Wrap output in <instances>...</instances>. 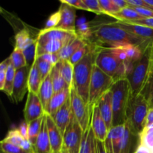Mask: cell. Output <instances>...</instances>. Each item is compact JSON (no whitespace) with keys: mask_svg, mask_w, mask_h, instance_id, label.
<instances>
[{"mask_svg":"<svg viewBox=\"0 0 153 153\" xmlns=\"http://www.w3.org/2000/svg\"><path fill=\"white\" fill-rule=\"evenodd\" d=\"M140 146V135L133 130L129 123L126 121L125 132L122 138L114 146V153H137Z\"/></svg>","mask_w":153,"mask_h":153,"instance_id":"cell-10","label":"cell"},{"mask_svg":"<svg viewBox=\"0 0 153 153\" xmlns=\"http://www.w3.org/2000/svg\"><path fill=\"white\" fill-rule=\"evenodd\" d=\"M72 115H73V111H72L71 102H70V97L67 101L64 103V105L55 113L53 117H52L63 135H64V131L70 123Z\"/></svg>","mask_w":153,"mask_h":153,"instance_id":"cell-18","label":"cell"},{"mask_svg":"<svg viewBox=\"0 0 153 153\" xmlns=\"http://www.w3.org/2000/svg\"><path fill=\"white\" fill-rule=\"evenodd\" d=\"M144 18H153V11L149 9L140 7H130Z\"/></svg>","mask_w":153,"mask_h":153,"instance_id":"cell-49","label":"cell"},{"mask_svg":"<svg viewBox=\"0 0 153 153\" xmlns=\"http://www.w3.org/2000/svg\"><path fill=\"white\" fill-rule=\"evenodd\" d=\"M97 138L91 125L84 131L79 153H97Z\"/></svg>","mask_w":153,"mask_h":153,"instance_id":"cell-23","label":"cell"},{"mask_svg":"<svg viewBox=\"0 0 153 153\" xmlns=\"http://www.w3.org/2000/svg\"><path fill=\"white\" fill-rule=\"evenodd\" d=\"M70 87L64 88V90L59 92L55 93L49 102V104L46 111V114H49V116L53 117L70 98Z\"/></svg>","mask_w":153,"mask_h":153,"instance_id":"cell-20","label":"cell"},{"mask_svg":"<svg viewBox=\"0 0 153 153\" xmlns=\"http://www.w3.org/2000/svg\"><path fill=\"white\" fill-rule=\"evenodd\" d=\"M137 153H153V151L151 150V149H148V148L146 147V146L141 145V146L139 147Z\"/></svg>","mask_w":153,"mask_h":153,"instance_id":"cell-54","label":"cell"},{"mask_svg":"<svg viewBox=\"0 0 153 153\" xmlns=\"http://www.w3.org/2000/svg\"><path fill=\"white\" fill-rule=\"evenodd\" d=\"M88 44L86 41L82 40V38L76 36L74 39L70 40V42L67 43L64 47L61 49V50L58 52V56L60 60H70L72 55L81 47L84 46L85 45Z\"/></svg>","mask_w":153,"mask_h":153,"instance_id":"cell-24","label":"cell"},{"mask_svg":"<svg viewBox=\"0 0 153 153\" xmlns=\"http://www.w3.org/2000/svg\"><path fill=\"white\" fill-rule=\"evenodd\" d=\"M50 76L51 79H52V85H53L54 92L55 93L59 92V91H61L62 90H64V88L70 87L66 83L62 75H61L58 63L53 67V68H52V71L50 73Z\"/></svg>","mask_w":153,"mask_h":153,"instance_id":"cell-29","label":"cell"},{"mask_svg":"<svg viewBox=\"0 0 153 153\" xmlns=\"http://www.w3.org/2000/svg\"><path fill=\"white\" fill-rule=\"evenodd\" d=\"M34 62L37 64V67L40 73V76H41L42 79L43 80L44 79H46V76L50 74L54 66L51 64L50 63L48 62V61L43 60L40 57L36 58Z\"/></svg>","mask_w":153,"mask_h":153,"instance_id":"cell-36","label":"cell"},{"mask_svg":"<svg viewBox=\"0 0 153 153\" xmlns=\"http://www.w3.org/2000/svg\"><path fill=\"white\" fill-rule=\"evenodd\" d=\"M23 54L25 57L27 61V65L31 67L34 64L36 59V55H37V41L34 42L32 44L30 45L28 47L24 49Z\"/></svg>","mask_w":153,"mask_h":153,"instance_id":"cell-39","label":"cell"},{"mask_svg":"<svg viewBox=\"0 0 153 153\" xmlns=\"http://www.w3.org/2000/svg\"><path fill=\"white\" fill-rule=\"evenodd\" d=\"M70 102L73 113L85 131L91 125L93 106L86 103L78 94L73 85L70 87Z\"/></svg>","mask_w":153,"mask_h":153,"instance_id":"cell-8","label":"cell"},{"mask_svg":"<svg viewBox=\"0 0 153 153\" xmlns=\"http://www.w3.org/2000/svg\"><path fill=\"white\" fill-rule=\"evenodd\" d=\"M31 67L25 66L22 68L16 70L13 82V94L11 100L18 103L22 101L27 92H28V75Z\"/></svg>","mask_w":153,"mask_h":153,"instance_id":"cell-12","label":"cell"},{"mask_svg":"<svg viewBox=\"0 0 153 153\" xmlns=\"http://www.w3.org/2000/svg\"><path fill=\"white\" fill-rule=\"evenodd\" d=\"M115 81L105 73L94 63L89 90V104H97L105 94L111 89Z\"/></svg>","mask_w":153,"mask_h":153,"instance_id":"cell-7","label":"cell"},{"mask_svg":"<svg viewBox=\"0 0 153 153\" xmlns=\"http://www.w3.org/2000/svg\"><path fill=\"white\" fill-rule=\"evenodd\" d=\"M97 105L109 131L113 127V107L112 94L111 90L102 96Z\"/></svg>","mask_w":153,"mask_h":153,"instance_id":"cell-17","label":"cell"},{"mask_svg":"<svg viewBox=\"0 0 153 153\" xmlns=\"http://www.w3.org/2000/svg\"><path fill=\"white\" fill-rule=\"evenodd\" d=\"M1 153H4V152H1Z\"/></svg>","mask_w":153,"mask_h":153,"instance_id":"cell-59","label":"cell"},{"mask_svg":"<svg viewBox=\"0 0 153 153\" xmlns=\"http://www.w3.org/2000/svg\"><path fill=\"white\" fill-rule=\"evenodd\" d=\"M60 20H61V13H60L59 10H58L49 16L48 20L46 21L44 28H56L59 23Z\"/></svg>","mask_w":153,"mask_h":153,"instance_id":"cell-45","label":"cell"},{"mask_svg":"<svg viewBox=\"0 0 153 153\" xmlns=\"http://www.w3.org/2000/svg\"><path fill=\"white\" fill-rule=\"evenodd\" d=\"M91 51L81 61L74 64L73 86L86 103H89V90L93 67L95 63L97 44L91 43Z\"/></svg>","mask_w":153,"mask_h":153,"instance_id":"cell-2","label":"cell"},{"mask_svg":"<svg viewBox=\"0 0 153 153\" xmlns=\"http://www.w3.org/2000/svg\"><path fill=\"white\" fill-rule=\"evenodd\" d=\"M112 1L120 10H122V9L126 8L128 7V4L127 3L126 0V1H124V0H112Z\"/></svg>","mask_w":153,"mask_h":153,"instance_id":"cell-52","label":"cell"},{"mask_svg":"<svg viewBox=\"0 0 153 153\" xmlns=\"http://www.w3.org/2000/svg\"><path fill=\"white\" fill-rule=\"evenodd\" d=\"M23 112L24 120L27 123L46 114V112L37 94L28 91Z\"/></svg>","mask_w":153,"mask_h":153,"instance_id":"cell-13","label":"cell"},{"mask_svg":"<svg viewBox=\"0 0 153 153\" xmlns=\"http://www.w3.org/2000/svg\"><path fill=\"white\" fill-rule=\"evenodd\" d=\"M140 135L141 145L153 151V126L146 127Z\"/></svg>","mask_w":153,"mask_h":153,"instance_id":"cell-37","label":"cell"},{"mask_svg":"<svg viewBox=\"0 0 153 153\" xmlns=\"http://www.w3.org/2000/svg\"><path fill=\"white\" fill-rule=\"evenodd\" d=\"M0 145H1V151L4 153H29L24 150L20 146L4 141V140H1Z\"/></svg>","mask_w":153,"mask_h":153,"instance_id":"cell-42","label":"cell"},{"mask_svg":"<svg viewBox=\"0 0 153 153\" xmlns=\"http://www.w3.org/2000/svg\"><path fill=\"white\" fill-rule=\"evenodd\" d=\"M76 34L80 38L86 41L88 43H92L94 39L93 28L90 22H86L82 20L76 27Z\"/></svg>","mask_w":153,"mask_h":153,"instance_id":"cell-30","label":"cell"},{"mask_svg":"<svg viewBox=\"0 0 153 153\" xmlns=\"http://www.w3.org/2000/svg\"><path fill=\"white\" fill-rule=\"evenodd\" d=\"M54 94H55V92H54L52 79H51V76L49 74V76H46V79L43 80V82L40 85V90H39V92L37 94L40 100V102L42 103V105L44 108L45 112L47 109L49 102H50L52 97H53Z\"/></svg>","mask_w":153,"mask_h":153,"instance_id":"cell-22","label":"cell"},{"mask_svg":"<svg viewBox=\"0 0 153 153\" xmlns=\"http://www.w3.org/2000/svg\"><path fill=\"white\" fill-rule=\"evenodd\" d=\"M113 107V127L126 123V110L131 96V89L127 79L116 81L111 89Z\"/></svg>","mask_w":153,"mask_h":153,"instance_id":"cell-4","label":"cell"},{"mask_svg":"<svg viewBox=\"0 0 153 153\" xmlns=\"http://www.w3.org/2000/svg\"><path fill=\"white\" fill-rule=\"evenodd\" d=\"M149 108V102L141 94H131L126 110V121L137 134H141L146 127V117Z\"/></svg>","mask_w":153,"mask_h":153,"instance_id":"cell-6","label":"cell"},{"mask_svg":"<svg viewBox=\"0 0 153 153\" xmlns=\"http://www.w3.org/2000/svg\"><path fill=\"white\" fill-rule=\"evenodd\" d=\"M46 126H47L48 134L50 140L52 153L61 152L63 149V134L55 124L53 118L46 114Z\"/></svg>","mask_w":153,"mask_h":153,"instance_id":"cell-16","label":"cell"},{"mask_svg":"<svg viewBox=\"0 0 153 153\" xmlns=\"http://www.w3.org/2000/svg\"><path fill=\"white\" fill-rule=\"evenodd\" d=\"M151 126H153V109L149 108L147 117H146V127ZM146 127H145V128H146Z\"/></svg>","mask_w":153,"mask_h":153,"instance_id":"cell-53","label":"cell"},{"mask_svg":"<svg viewBox=\"0 0 153 153\" xmlns=\"http://www.w3.org/2000/svg\"><path fill=\"white\" fill-rule=\"evenodd\" d=\"M91 47H92L91 43H88V44L85 45V46L81 47L79 49H78V50L72 55V57L70 58L69 61L74 65L76 63L79 62V61H81V60H82V58L91 51Z\"/></svg>","mask_w":153,"mask_h":153,"instance_id":"cell-40","label":"cell"},{"mask_svg":"<svg viewBox=\"0 0 153 153\" xmlns=\"http://www.w3.org/2000/svg\"><path fill=\"white\" fill-rule=\"evenodd\" d=\"M19 130V133L22 135V137L24 139H28V123L25 120L21 123L19 126V128H17Z\"/></svg>","mask_w":153,"mask_h":153,"instance_id":"cell-50","label":"cell"},{"mask_svg":"<svg viewBox=\"0 0 153 153\" xmlns=\"http://www.w3.org/2000/svg\"><path fill=\"white\" fill-rule=\"evenodd\" d=\"M95 64L114 80L126 79L132 64L123 62L116 56L111 48L97 45Z\"/></svg>","mask_w":153,"mask_h":153,"instance_id":"cell-3","label":"cell"},{"mask_svg":"<svg viewBox=\"0 0 153 153\" xmlns=\"http://www.w3.org/2000/svg\"><path fill=\"white\" fill-rule=\"evenodd\" d=\"M25 140V139H24L20 134L18 128H13V129L10 130L8 131L7 135L5 136V137L2 140L13 143V144L20 146L22 148V146Z\"/></svg>","mask_w":153,"mask_h":153,"instance_id":"cell-35","label":"cell"},{"mask_svg":"<svg viewBox=\"0 0 153 153\" xmlns=\"http://www.w3.org/2000/svg\"><path fill=\"white\" fill-rule=\"evenodd\" d=\"M124 132H125V124L114 126L109 130L107 137L105 140V147L109 153H114V146L122 138Z\"/></svg>","mask_w":153,"mask_h":153,"instance_id":"cell-25","label":"cell"},{"mask_svg":"<svg viewBox=\"0 0 153 153\" xmlns=\"http://www.w3.org/2000/svg\"><path fill=\"white\" fill-rule=\"evenodd\" d=\"M140 94H141L149 103L153 100V73H150Z\"/></svg>","mask_w":153,"mask_h":153,"instance_id":"cell-38","label":"cell"},{"mask_svg":"<svg viewBox=\"0 0 153 153\" xmlns=\"http://www.w3.org/2000/svg\"><path fill=\"white\" fill-rule=\"evenodd\" d=\"M61 153H69L68 151L65 149V148H63L62 150H61Z\"/></svg>","mask_w":153,"mask_h":153,"instance_id":"cell-56","label":"cell"},{"mask_svg":"<svg viewBox=\"0 0 153 153\" xmlns=\"http://www.w3.org/2000/svg\"><path fill=\"white\" fill-rule=\"evenodd\" d=\"M94 39L92 43L102 46L114 48L123 45L131 44L141 48L143 51L152 43V40H146L131 34L118 26L115 22L104 23L97 26H92Z\"/></svg>","mask_w":153,"mask_h":153,"instance_id":"cell-1","label":"cell"},{"mask_svg":"<svg viewBox=\"0 0 153 153\" xmlns=\"http://www.w3.org/2000/svg\"><path fill=\"white\" fill-rule=\"evenodd\" d=\"M149 108L153 109V100H152V101H151L150 102H149Z\"/></svg>","mask_w":153,"mask_h":153,"instance_id":"cell-57","label":"cell"},{"mask_svg":"<svg viewBox=\"0 0 153 153\" xmlns=\"http://www.w3.org/2000/svg\"><path fill=\"white\" fill-rule=\"evenodd\" d=\"M127 22V23L134 24V25H142V26L153 28V18H143V19H138V20H134V21H131V22Z\"/></svg>","mask_w":153,"mask_h":153,"instance_id":"cell-47","label":"cell"},{"mask_svg":"<svg viewBox=\"0 0 153 153\" xmlns=\"http://www.w3.org/2000/svg\"><path fill=\"white\" fill-rule=\"evenodd\" d=\"M83 133V129L73 113L63 135V148H65L69 153H79Z\"/></svg>","mask_w":153,"mask_h":153,"instance_id":"cell-9","label":"cell"},{"mask_svg":"<svg viewBox=\"0 0 153 153\" xmlns=\"http://www.w3.org/2000/svg\"><path fill=\"white\" fill-rule=\"evenodd\" d=\"M111 17L115 18L117 21H120V22H124L138 20V19H141L144 18L142 16H140L134 9L131 8L130 7L122 9V10H120L117 13L112 14Z\"/></svg>","mask_w":153,"mask_h":153,"instance_id":"cell-28","label":"cell"},{"mask_svg":"<svg viewBox=\"0 0 153 153\" xmlns=\"http://www.w3.org/2000/svg\"><path fill=\"white\" fill-rule=\"evenodd\" d=\"M10 57V56H9ZM15 73H16V69L13 67V64L11 62V60L9 63L8 67L7 70V73H6L5 82H4V88L2 91L6 95L11 99L12 94H13V82H14Z\"/></svg>","mask_w":153,"mask_h":153,"instance_id":"cell-33","label":"cell"},{"mask_svg":"<svg viewBox=\"0 0 153 153\" xmlns=\"http://www.w3.org/2000/svg\"><path fill=\"white\" fill-rule=\"evenodd\" d=\"M34 153H52L50 140L48 134L47 126H46V114L43 118L41 129L37 139L35 145L33 148Z\"/></svg>","mask_w":153,"mask_h":153,"instance_id":"cell-19","label":"cell"},{"mask_svg":"<svg viewBox=\"0 0 153 153\" xmlns=\"http://www.w3.org/2000/svg\"><path fill=\"white\" fill-rule=\"evenodd\" d=\"M10 57L4 59L2 62L0 64V90L2 91L4 88V82H5L6 73H7V67H8L9 63H10Z\"/></svg>","mask_w":153,"mask_h":153,"instance_id":"cell-44","label":"cell"},{"mask_svg":"<svg viewBox=\"0 0 153 153\" xmlns=\"http://www.w3.org/2000/svg\"><path fill=\"white\" fill-rule=\"evenodd\" d=\"M91 125L97 140L105 141L107 137L108 129L97 104L93 105Z\"/></svg>","mask_w":153,"mask_h":153,"instance_id":"cell-15","label":"cell"},{"mask_svg":"<svg viewBox=\"0 0 153 153\" xmlns=\"http://www.w3.org/2000/svg\"><path fill=\"white\" fill-rule=\"evenodd\" d=\"M152 43L143 51L141 58L134 62L127 76L132 95L140 94L151 73V62L152 55Z\"/></svg>","mask_w":153,"mask_h":153,"instance_id":"cell-5","label":"cell"},{"mask_svg":"<svg viewBox=\"0 0 153 153\" xmlns=\"http://www.w3.org/2000/svg\"><path fill=\"white\" fill-rule=\"evenodd\" d=\"M36 41V38L31 37L29 30L23 28L18 31L15 35V47L23 51Z\"/></svg>","mask_w":153,"mask_h":153,"instance_id":"cell-27","label":"cell"},{"mask_svg":"<svg viewBox=\"0 0 153 153\" xmlns=\"http://www.w3.org/2000/svg\"><path fill=\"white\" fill-rule=\"evenodd\" d=\"M58 153H61V152H58Z\"/></svg>","mask_w":153,"mask_h":153,"instance_id":"cell-58","label":"cell"},{"mask_svg":"<svg viewBox=\"0 0 153 153\" xmlns=\"http://www.w3.org/2000/svg\"><path fill=\"white\" fill-rule=\"evenodd\" d=\"M76 36V31H67L59 28H43L37 34L36 41L37 46H41L52 40H61L67 43Z\"/></svg>","mask_w":153,"mask_h":153,"instance_id":"cell-11","label":"cell"},{"mask_svg":"<svg viewBox=\"0 0 153 153\" xmlns=\"http://www.w3.org/2000/svg\"><path fill=\"white\" fill-rule=\"evenodd\" d=\"M58 10L61 13V20L56 28L76 31V8L61 0V6Z\"/></svg>","mask_w":153,"mask_h":153,"instance_id":"cell-14","label":"cell"},{"mask_svg":"<svg viewBox=\"0 0 153 153\" xmlns=\"http://www.w3.org/2000/svg\"><path fill=\"white\" fill-rule=\"evenodd\" d=\"M99 1L105 14L108 15L109 16L120 10L115 5L112 0H99Z\"/></svg>","mask_w":153,"mask_h":153,"instance_id":"cell-41","label":"cell"},{"mask_svg":"<svg viewBox=\"0 0 153 153\" xmlns=\"http://www.w3.org/2000/svg\"><path fill=\"white\" fill-rule=\"evenodd\" d=\"M40 57L41 58H43V60H45V61L50 63V64H52L53 66L56 65V64L60 61V58L58 54H45V55H43L42 56ZM37 58H38V57H37Z\"/></svg>","mask_w":153,"mask_h":153,"instance_id":"cell-48","label":"cell"},{"mask_svg":"<svg viewBox=\"0 0 153 153\" xmlns=\"http://www.w3.org/2000/svg\"><path fill=\"white\" fill-rule=\"evenodd\" d=\"M43 82L40 73L35 62L32 64L28 75V91L37 94Z\"/></svg>","mask_w":153,"mask_h":153,"instance_id":"cell-26","label":"cell"},{"mask_svg":"<svg viewBox=\"0 0 153 153\" xmlns=\"http://www.w3.org/2000/svg\"><path fill=\"white\" fill-rule=\"evenodd\" d=\"M151 73H153V43H152V62H151Z\"/></svg>","mask_w":153,"mask_h":153,"instance_id":"cell-55","label":"cell"},{"mask_svg":"<svg viewBox=\"0 0 153 153\" xmlns=\"http://www.w3.org/2000/svg\"><path fill=\"white\" fill-rule=\"evenodd\" d=\"M10 60L13 64V67L16 70L22 68L27 65V61L24 55L22 50L19 49V48L14 47L13 52L10 55Z\"/></svg>","mask_w":153,"mask_h":153,"instance_id":"cell-34","label":"cell"},{"mask_svg":"<svg viewBox=\"0 0 153 153\" xmlns=\"http://www.w3.org/2000/svg\"><path fill=\"white\" fill-rule=\"evenodd\" d=\"M83 1L90 12H93L98 15L105 14L104 11L100 6L99 0H83Z\"/></svg>","mask_w":153,"mask_h":153,"instance_id":"cell-43","label":"cell"},{"mask_svg":"<svg viewBox=\"0 0 153 153\" xmlns=\"http://www.w3.org/2000/svg\"><path fill=\"white\" fill-rule=\"evenodd\" d=\"M44 116L38 118L37 120H34L31 121V122L28 123V140L31 143L33 148H34V145H35L37 137H38L39 134L40 132V129H41L42 123H43Z\"/></svg>","mask_w":153,"mask_h":153,"instance_id":"cell-32","label":"cell"},{"mask_svg":"<svg viewBox=\"0 0 153 153\" xmlns=\"http://www.w3.org/2000/svg\"><path fill=\"white\" fill-rule=\"evenodd\" d=\"M97 153H109L105 147V141L97 140Z\"/></svg>","mask_w":153,"mask_h":153,"instance_id":"cell-51","label":"cell"},{"mask_svg":"<svg viewBox=\"0 0 153 153\" xmlns=\"http://www.w3.org/2000/svg\"><path fill=\"white\" fill-rule=\"evenodd\" d=\"M58 64H59L60 71L64 81L67 85L70 87L73 85L74 65L69 60H60Z\"/></svg>","mask_w":153,"mask_h":153,"instance_id":"cell-31","label":"cell"},{"mask_svg":"<svg viewBox=\"0 0 153 153\" xmlns=\"http://www.w3.org/2000/svg\"><path fill=\"white\" fill-rule=\"evenodd\" d=\"M63 1L67 3V4H68L69 5L75 7L76 9H82V10L89 11L88 7H87L86 4H85L83 0H63Z\"/></svg>","mask_w":153,"mask_h":153,"instance_id":"cell-46","label":"cell"},{"mask_svg":"<svg viewBox=\"0 0 153 153\" xmlns=\"http://www.w3.org/2000/svg\"><path fill=\"white\" fill-rule=\"evenodd\" d=\"M115 23L118 26L122 28L123 29L128 31L130 34H134L137 37H141V38L146 39V40L153 41V28L142 26V25L120 22V21H115Z\"/></svg>","mask_w":153,"mask_h":153,"instance_id":"cell-21","label":"cell"}]
</instances>
